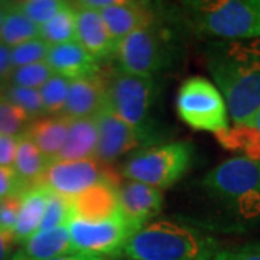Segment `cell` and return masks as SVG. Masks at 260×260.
<instances>
[{"mask_svg": "<svg viewBox=\"0 0 260 260\" xmlns=\"http://www.w3.org/2000/svg\"><path fill=\"white\" fill-rule=\"evenodd\" d=\"M9 6H10V3H6V2H0V35H2L3 22H5V16H6V13H8Z\"/></svg>", "mask_w": 260, "mask_h": 260, "instance_id": "ab89813d", "label": "cell"}, {"mask_svg": "<svg viewBox=\"0 0 260 260\" xmlns=\"http://www.w3.org/2000/svg\"><path fill=\"white\" fill-rule=\"evenodd\" d=\"M51 49V45L41 38L32 39L28 42H23L18 47L12 48V62L15 68L25 67V65L37 64L47 61L48 52Z\"/></svg>", "mask_w": 260, "mask_h": 260, "instance_id": "1f68e13d", "label": "cell"}, {"mask_svg": "<svg viewBox=\"0 0 260 260\" xmlns=\"http://www.w3.org/2000/svg\"><path fill=\"white\" fill-rule=\"evenodd\" d=\"M37 38H39V26L19 9L18 3H10L3 22L0 42L6 47L15 48Z\"/></svg>", "mask_w": 260, "mask_h": 260, "instance_id": "cb8c5ba5", "label": "cell"}, {"mask_svg": "<svg viewBox=\"0 0 260 260\" xmlns=\"http://www.w3.org/2000/svg\"><path fill=\"white\" fill-rule=\"evenodd\" d=\"M22 204V195H12L0 198V229L15 230L18 221L19 211Z\"/></svg>", "mask_w": 260, "mask_h": 260, "instance_id": "d6a6232c", "label": "cell"}, {"mask_svg": "<svg viewBox=\"0 0 260 260\" xmlns=\"http://www.w3.org/2000/svg\"><path fill=\"white\" fill-rule=\"evenodd\" d=\"M10 260H28V259H26V257H25V256L20 253V250H18L16 253H15V254H13V257H12Z\"/></svg>", "mask_w": 260, "mask_h": 260, "instance_id": "7bdbcfd3", "label": "cell"}, {"mask_svg": "<svg viewBox=\"0 0 260 260\" xmlns=\"http://www.w3.org/2000/svg\"><path fill=\"white\" fill-rule=\"evenodd\" d=\"M210 260H260V242L243 244L233 249H218Z\"/></svg>", "mask_w": 260, "mask_h": 260, "instance_id": "836d02e7", "label": "cell"}, {"mask_svg": "<svg viewBox=\"0 0 260 260\" xmlns=\"http://www.w3.org/2000/svg\"><path fill=\"white\" fill-rule=\"evenodd\" d=\"M28 189V186L22 182L13 168L0 167V198L22 195Z\"/></svg>", "mask_w": 260, "mask_h": 260, "instance_id": "e575fe53", "label": "cell"}, {"mask_svg": "<svg viewBox=\"0 0 260 260\" xmlns=\"http://www.w3.org/2000/svg\"><path fill=\"white\" fill-rule=\"evenodd\" d=\"M156 99L158 84L153 78L119 71L107 80V107L148 138L152 133L149 120Z\"/></svg>", "mask_w": 260, "mask_h": 260, "instance_id": "52a82bcc", "label": "cell"}, {"mask_svg": "<svg viewBox=\"0 0 260 260\" xmlns=\"http://www.w3.org/2000/svg\"><path fill=\"white\" fill-rule=\"evenodd\" d=\"M39 38L51 47L77 41L75 8L73 3H68L67 8L39 28Z\"/></svg>", "mask_w": 260, "mask_h": 260, "instance_id": "d4e9b609", "label": "cell"}, {"mask_svg": "<svg viewBox=\"0 0 260 260\" xmlns=\"http://www.w3.org/2000/svg\"><path fill=\"white\" fill-rule=\"evenodd\" d=\"M185 20L200 35L224 41L260 38V0L184 3Z\"/></svg>", "mask_w": 260, "mask_h": 260, "instance_id": "3957f363", "label": "cell"}, {"mask_svg": "<svg viewBox=\"0 0 260 260\" xmlns=\"http://www.w3.org/2000/svg\"><path fill=\"white\" fill-rule=\"evenodd\" d=\"M51 260H109L104 257H99V256H91V254H85V253H71V254H65V256H59L55 259Z\"/></svg>", "mask_w": 260, "mask_h": 260, "instance_id": "f35d334b", "label": "cell"}, {"mask_svg": "<svg viewBox=\"0 0 260 260\" xmlns=\"http://www.w3.org/2000/svg\"><path fill=\"white\" fill-rule=\"evenodd\" d=\"M100 13L110 35L119 44L130 34L149 26L160 19L156 8L148 2L120 0L117 5L100 10Z\"/></svg>", "mask_w": 260, "mask_h": 260, "instance_id": "4fadbf2b", "label": "cell"}, {"mask_svg": "<svg viewBox=\"0 0 260 260\" xmlns=\"http://www.w3.org/2000/svg\"><path fill=\"white\" fill-rule=\"evenodd\" d=\"M204 186L240 220H260V160L227 159L205 175Z\"/></svg>", "mask_w": 260, "mask_h": 260, "instance_id": "277c9868", "label": "cell"}, {"mask_svg": "<svg viewBox=\"0 0 260 260\" xmlns=\"http://www.w3.org/2000/svg\"><path fill=\"white\" fill-rule=\"evenodd\" d=\"M20 253L28 260H51L74 253L68 227L35 233L23 243Z\"/></svg>", "mask_w": 260, "mask_h": 260, "instance_id": "44dd1931", "label": "cell"}, {"mask_svg": "<svg viewBox=\"0 0 260 260\" xmlns=\"http://www.w3.org/2000/svg\"><path fill=\"white\" fill-rule=\"evenodd\" d=\"M99 127V146L95 159L102 164L110 165L116 159L138 149L148 142V136L123 121L107 107L95 116Z\"/></svg>", "mask_w": 260, "mask_h": 260, "instance_id": "8fae6325", "label": "cell"}, {"mask_svg": "<svg viewBox=\"0 0 260 260\" xmlns=\"http://www.w3.org/2000/svg\"><path fill=\"white\" fill-rule=\"evenodd\" d=\"M6 87H8V83H3V81H0V102H2L3 99H5Z\"/></svg>", "mask_w": 260, "mask_h": 260, "instance_id": "b9f144b4", "label": "cell"}, {"mask_svg": "<svg viewBox=\"0 0 260 260\" xmlns=\"http://www.w3.org/2000/svg\"><path fill=\"white\" fill-rule=\"evenodd\" d=\"M99 146V127L95 117L70 121L68 136L56 160L95 159Z\"/></svg>", "mask_w": 260, "mask_h": 260, "instance_id": "d6986e66", "label": "cell"}, {"mask_svg": "<svg viewBox=\"0 0 260 260\" xmlns=\"http://www.w3.org/2000/svg\"><path fill=\"white\" fill-rule=\"evenodd\" d=\"M215 138L224 149L240 153L242 158L260 160V136L251 124H233L215 133Z\"/></svg>", "mask_w": 260, "mask_h": 260, "instance_id": "603a6c76", "label": "cell"}, {"mask_svg": "<svg viewBox=\"0 0 260 260\" xmlns=\"http://www.w3.org/2000/svg\"><path fill=\"white\" fill-rule=\"evenodd\" d=\"M107 104V80L102 75L70 81L68 97L61 114L65 117L88 119L95 117Z\"/></svg>", "mask_w": 260, "mask_h": 260, "instance_id": "9a60e30c", "label": "cell"}, {"mask_svg": "<svg viewBox=\"0 0 260 260\" xmlns=\"http://www.w3.org/2000/svg\"><path fill=\"white\" fill-rule=\"evenodd\" d=\"M177 55L172 29L160 19L124 38L117 51L119 71L153 78L169 68Z\"/></svg>", "mask_w": 260, "mask_h": 260, "instance_id": "5b68a950", "label": "cell"}, {"mask_svg": "<svg viewBox=\"0 0 260 260\" xmlns=\"http://www.w3.org/2000/svg\"><path fill=\"white\" fill-rule=\"evenodd\" d=\"M194 148L189 142H171L140 149L120 169L135 182L164 189L177 184L192 165Z\"/></svg>", "mask_w": 260, "mask_h": 260, "instance_id": "8992f818", "label": "cell"}, {"mask_svg": "<svg viewBox=\"0 0 260 260\" xmlns=\"http://www.w3.org/2000/svg\"><path fill=\"white\" fill-rule=\"evenodd\" d=\"M52 73L68 81L99 75L100 61L88 54L77 41L51 47L45 61Z\"/></svg>", "mask_w": 260, "mask_h": 260, "instance_id": "e0dca14e", "label": "cell"}, {"mask_svg": "<svg viewBox=\"0 0 260 260\" xmlns=\"http://www.w3.org/2000/svg\"><path fill=\"white\" fill-rule=\"evenodd\" d=\"M30 117L16 104L3 99L0 102V135L22 136L30 124Z\"/></svg>", "mask_w": 260, "mask_h": 260, "instance_id": "83f0119b", "label": "cell"}, {"mask_svg": "<svg viewBox=\"0 0 260 260\" xmlns=\"http://www.w3.org/2000/svg\"><path fill=\"white\" fill-rule=\"evenodd\" d=\"M19 9L22 10L39 28L45 25L55 15L68 6V2L61 0H26L19 2Z\"/></svg>", "mask_w": 260, "mask_h": 260, "instance_id": "f546056e", "label": "cell"}, {"mask_svg": "<svg viewBox=\"0 0 260 260\" xmlns=\"http://www.w3.org/2000/svg\"><path fill=\"white\" fill-rule=\"evenodd\" d=\"M73 5L75 8L77 42L99 61L114 58L120 44L110 35L100 10L83 6L78 2Z\"/></svg>", "mask_w": 260, "mask_h": 260, "instance_id": "7c38bea8", "label": "cell"}, {"mask_svg": "<svg viewBox=\"0 0 260 260\" xmlns=\"http://www.w3.org/2000/svg\"><path fill=\"white\" fill-rule=\"evenodd\" d=\"M20 136L0 135V167L13 168Z\"/></svg>", "mask_w": 260, "mask_h": 260, "instance_id": "d590c367", "label": "cell"}, {"mask_svg": "<svg viewBox=\"0 0 260 260\" xmlns=\"http://www.w3.org/2000/svg\"><path fill=\"white\" fill-rule=\"evenodd\" d=\"M205 61L233 124H251L260 110V38L211 42Z\"/></svg>", "mask_w": 260, "mask_h": 260, "instance_id": "6da1fadb", "label": "cell"}, {"mask_svg": "<svg viewBox=\"0 0 260 260\" xmlns=\"http://www.w3.org/2000/svg\"><path fill=\"white\" fill-rule=\"evenodd\" d=\"M119 184L103 182L68 200L71 218L85 221H103L120 213Z\"/></svg>", "mask_w": 260, "mask_h": 260, "instance_id": "5bb4252c", "label": "cell"}, {"mask_svg": "<svg viewBox=\"0 0 260 260\" xmlns=\"http://www.w3.org/2000/svg\"><path fill=\"white\" fill-rule=\"evenodd\" d=\"M15 71L12 62V48L0 42V81L9 84V80Z\"/></svg>", "mask_w": 260, "mask_h": 260, "instance_id": "8d00e7d4", "label": "cell"}, {"mask_svg": "<svg viewBox=\"0 0 260 260\" xmlns=\"http://www.w3.org/2000/svg\"><path fill=\"white\" fill-rule=\"evenodd\" d=\"M70 220H71V208H70L68 200L61 195L51 192L39 232L52 230L58 227H67Z\"/></svg>", "mask_w": 260, "mask_h": 260, "instance_id": "4dcf8cb0", "label": "cell"}, {"mask_svg": "<svg viewBox=\"0 0 260 260\" xmlns=\"http://www.w3.org/2000/svg\"><path fill=\"white\" fill-rule=\"evenodd\" d=\"M5 99L20 107L30 117V120H35V119L45 116V110H44V104H42L39 90L8 84Z\"/></svg>", "mask_w": 260, "mask_h": 260, "instance_id": "4316f807", "label": "cell"}, {"mask_svg": "<svg viewBox=\"0 0 260 260\" xmlns=\"http://www.w3.org/2000/svg\"><path fill=\"white\" fill-rule=\"evenodd\" d=\"M68 88H70V81L64 77L55 74L41 87L39 94L42 99L45 114L56 116L62 113L68 97Z\"/></svg>", "mask_w": 260, "mask_h": 260, "instance_id": "484cf974", "label": "cell"}, {"mask_svg": "<svg viewBox=\"0 0 260 260\" xmlns=\"http://www.w3.org/2000/svg\"><path fill=\"white\" fill-rule=\"evenodd\" d=\"M49 164L51 160L45 158V155L38 149L37 145L28 136L22 135L19 138L18 152H16L13 169L16 171V174L25 185L28 188L39 185Z\"/></svg>", "mask_w": 260, "mask_h": 260, "instance_id": "7402d4cb", "label": "cell"}, {"mask_svg": "<svg viewBox=\"0 0 260 260\" xmlns=\"http://www.w3.org/2000/svg\"><path fill=\"white\" fill-rule=\"evenodd\" d=\"M116 260H123V259H116ZM130 260H132V259H130Z\"/></svg>", "mask_w": 260, "mask_h": 260, "instance_id": "ee69618b", "label": "cell"}, {"mask_svg": "<svg viewBox=\"0 0 260 260\" xmlns=\"http://www.w3.org/2000/svg\"><path fill=\"white\" fill-rule=\"evenodd\" d=\"M70 121L71 119L65 117L64 114L44 116L30 121L25 136L37 145L48 160L54 162L64 148Z\"/></svg>", "mask_w": 260, "mask_h": 260, "instance_id": "ac0fdd59", "label": "cell"}, {"mask_svg": "<svg viewBox=\"0 0 260 260\" xmlns=\"http://www.w3.org/2000/svg\"><path fill=\"white\" fill-rule=\"evenodd\" d=\"M121 214L138 230L146 225L150 218L158 215L164 207L160 189L130 181L119 189Z\"/></svg>", "mask_w": 260, "mask_h": 260, "instance_id": "2e32d148", "label": "cell"}, {"mask_svg": "<svg viewBox=\"0 0 260 260\" xmlns=\"http://www.w3.org/2000/svg\"><path fill=\"white\" fill-rule=\"evenodd\" d=\"M217 250L213 239L194 227L159 220L135 233L123 254L132 260H210Z\"/></svg>", "mask_w": 260, "mask_h": 260, "instance_id": "7a4b0ae2", "label": "cell"}, {"mask_svg": "<svg viewBox=\"0 0 260 260\" xmlns=\"http://www.w3.org/2000/svg\"><path fill=\"white\" fill-rule=\"evenodd\" d=\"M18 244L15 233L12 230H3L0 229V260H10L13 257L15 246Z\"/></svg>", "mask_w": 260, "mask_h": 260, "instance_id": "74e56055", "label": "cell"}, {"mask_svg": "<svg viewBox=\"0 0 260 260\" xmlns=\"http://www.w3.org/2000/svg\"><path fill=\"white\" fill-rule=\"evenodd\" d=\"M181 120L195 130L218 132L229 129V109L220 90L203 77H191L181 84L177 95Z\"/></svg>", "mask_w": 260, "mask_h": 260, "instance_id": "ba28073f", "label": "cell"}, {"mask_svg": "<svg viewBox=\"0 0 260 260\" xmlns=\"http://www.w3.org/2000/svg\"><path fill=\"white\" fill-rule=\"evenodd\" d=\"M68 232L74 253H85L109 260L123 254V249L138 229L121 214L103 221L71 218Z\"/></svg>", "mask_w": 260, "mask_h": 260, "instance_id": "9c48e42d", "label": "cell"}, {"mask_svg": "<svg viewBox=\"0 0 260 260\" xmlns=\"http://www.w3.org/2000/svg\"><path fill=\"white\" fill-rule=\"evenodd\" d=\"M251 126L256 129V132H257V135L260 136V110L257 112V114H256V117H254V120L251 121Z\"/></svg>", "mask_w": 260, "mask_h": 260, "instance_id": "60d3db41", "label": "cell"}, {"mask_svg": "<svg viewBox=\"0 0 260 260\" xmlns=\"http://www.w3.org/2000/svg\"><path fill=\"white\" fill-rule=\"evenodd\" d=\"M103 182L120 184V179L110 165L102 164L97 159L54 160L49 164L39 185L71 200Z\"/></svg>", "mask_w": 260, "mask_h": 260, "instance_id": "30bf717a", "label": "cell"}, {"mask_svg": "<svg viewBox=\"0 0 260 260\" xmlns=\"http://www.w3.org/2000/svg\"><path fill=\"white\" fill-rule=\"evenodd\" d=\"M49 195L51 191L44 185L32 186L25 194H22L20 211H19L16 227L13 230L18 244H23L29 237H32L35 233L39 232L44 214L47 210Z\"/></svg>", "mask_w": 260, "mask_h": 260, "instance_id": "ffe728a7", "label": "cell"}, {"mask_svg": "<svg viewBox=\"0 0 260 260\" xmlns=\"http://www.w3.org/2000/svg\"><path fill=\"white\" fill-rule=\"evenodd\" d=\"M52 75H54L52 70L44 61V62H37V64L15 68L13 74L10 77L9 84L25 87V88L41 90V87L47 83Z\"/></svg>", "mask_w": 260, "mask_h": 260, "instance_id": "f1b7e54d", "label": "cell"}]
</instances>
